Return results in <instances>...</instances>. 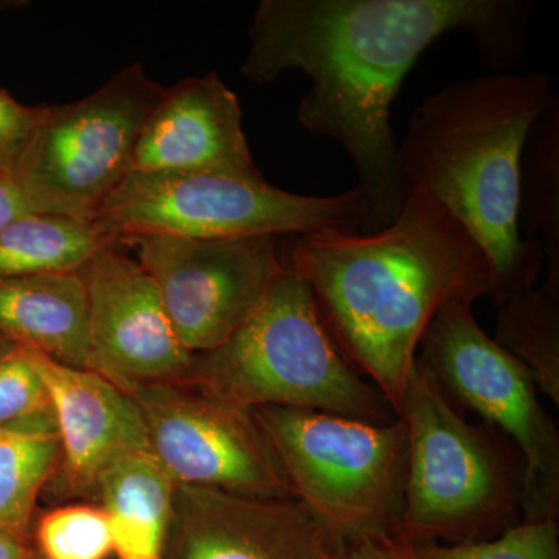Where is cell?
<instances>
[{
  "mask_svg": "<svg viewBox=\"0 0 559 559\" xmlns=\"http://www.w3.org/2000/svg\"><path fill=\"white\" fill-rule=\"evenodd\" d=\"M527 0H263L241 73L255 84L300 70L311 87L297 119L347 151L366 215L360 234L390 226L407 194L392 106L409 70L437 39L469 33L498 70L524 57Z\"/></svg>",
  "mask_w": 559,
  "mask_h": 559,
  "instance_id": "cell-1",
  "label": "cell"
},
{
  "mask_svg": "<svg viewBox=\"0 0 559 559\" xmlns=\"http://www.w3.org/2000/svg\"><path fill=\"white\" fill-rule=\"evenodd\" d=\"M283 260L310 286L342 356L396 415L436 312L450 300L491 299L495 290V270L479 241L419 189L385 229L296 235Z\"/></svg>",
  "mask_w": 559,
  "mask_h": 559,
  "instance_id": "cell-2",
  "label": "cell"
},
{
  "mask_svg": "<svg viewBox=\"0 0 559 559\" xmlns=\"http://www.w3.org/2000/svg\"><path fill=\"white\" fill-rule=\"evenodd\" d=\"M555 103L544 73L457 81L414 110L399 143L406 194L428 191L487 252L496 308L535 288L543 270L540 242L520 235L521 162L533 124Z\"/></svg>",
  "mask_w": 559,
  "mask_h": 559,
  "instance_id": "cell-3",
  "label": "cell"
},
{
  "mask_svg": "<svg viewBox=\"0 0 559 559\" xmlns=\"http://www.w3.org/2000/svg\"><path fill=\"white\" fill-rule=\"evenodd\" d=\"M182 382L252 412L294 407L374 425L400 418L381 390L342 356L310 286L288 266L229 340L194 355Z\"/></svg>",
  "mask_w": 559,
  "mask_h": 559,
  "instance_id": "cell-4",
  "label": "cell"
},
{
  "mask_svg": "<svg viewBox=\"0 0 559 559\" xmlns=\"http://www.w3.org/2000/svg\"><path fill=\"white\" fill-rule=\"evenodd\" d=\"M399 417L409 457L395 543H480L521 524L525 462L513 441L468 421L415 364Z\"/></svg>",
  "mask_w": 559,
  "mask_h": 559,
  "instance_id": "cell-5",
  "label": "cell"
},
{
  "mask_svg": "<svg viewBox=\"0 0 559 559\" xmlns=\"http://www.w3.org/2000/svg\"><path fill=\"white\" fill-rule=\"evenodd\" d=\"M253 417L294 502L322 530L334 555L396 538L409 457L403 419L374 425L294 407H261Z\"/></svg>",
  "mask_w": 559,
  "mask_h": 559,
  "instance_id": "cell-6",
  "label": "cell"
},
{
  "mask_svg": "<svg viewBox=\"0 0 559 559\" xmlns=\"http://www.w3.org/2000/svg\"><path fill=\"white\" fill-rule=\"evenodd\" d=\"M359 190L305 197L221 173H130L94 221L117 241L127 235L221 240L260 235L360 231Z\"/></svg>",
  "mask_w": 559,
  "mask_h": 559,
  "instance_id": "cell-7",
  "label": "cell"
},
{
  "mask_svg": "<svg viewBox=\"0 0 559 559\" xmlns=\"http://www.w3.org/2000/svg\"><path fill=\"white\" fill-rule=\"evenodd\" d=\"M415 366L465 415L513 441L525 462L522 522L559 521V432L527 367L491 340L469 301L450 300L419 341Z\"/></svg>",
  "mask_w": 559,
  "mask_h": 559,
  "instance_id": "cell-8",
  "label": "cell"
},
{
  "mask_svg": "<svg viewBox=\"0 0 559 559\" xmlns=\"http://www.w3.org/2000/svg\"><path fill=\"white\" fill-rule=\"evenodd\" d=\"M162 92L142 66L131 64L79 102L46 106L16 171L32 212L94 219L130 175Z\"/></svg>",
  "mask_w": 559,
  "mask_h": 559,
  "instance_id": "cell-9",
  "label": "cell"
},
{
  "mask_svg": "<svg viewBox=\"0 0 559 559\" xmlns=\"http://www.w3.org/2000/svg\"><path fill=\"white\" fill-rule=\"evenodd\" d=\"M156 283L183 347L201 355L219 347L257 310L285 271L280 237H121Z\"/></svg>",
  "mask_w": 559,
  "mask_h": 559,
  "instance_id": "cell-10",
  "label": "cell"
},
{
  "mask_svg": "<svg viewBox=\"0 0 559 559\" xmlns=\"http://www.w3.org/2000/svg\"><path fill=\"white\" fill-rule=\"evenodd\" d=\"M130 395L145 419L151 452L176 485L294 500L252 411L182 381L138 385Z\"/></svg>",
  "mask_w": 559,
  "mask_h": 559,
  "instance_id": "cell-11",
  "label": "cell"
},
{
  "mask_svg": "<svg viewBox=\"0 0 559 559\" xmlns=\"http://www.w3.org/2000/svg\"><path fill=\"white\" fill-rule=\"evenodd\" d=\"M79 274L98 373L128 393L187 377L194 355L180 342L156 283L138 260L109 246Z\"/></svg>",
  "mask_w": 559,
  "mask_h": 559,
  "instance_id": "cell-12",
  "label": "cell"
},
{
  "mask_svg": "<svg viewBox=\"0 0 559 559\" xmlns=\"http://www.w3.org/2000/svg\"><path fill=\"white\" fill-rule=\"evenodd\" d=\"M294 500L257 499L176 485L164 559H334Z\"/></svg>",
  "mask_w": 559,
  "mask_h": 559,
  "instance_id": "cell-13",
  "label": "cell"
},
{
  "mask_svg": "<svg viewBox=\"0 0 559 559\" xmlns=\"http://www.w3.org/2000/svg\"><path fill=\"white\" fill-rule=\"evenodd\" d=\"M131 173H221L263 178L234 91L215 70L164 87L132 153Z\"/></svg>",
  "mask_w": 559,
  "mask_h": 559,
  "instance_id": "cell-14",
  "label": "cell"
},
{
  "mask_svg": "<svg viewBox=\"0 0 559 559\" xmlns=\"http://www.w3.org/2000/svg\"><path fill=\"white\" fill-rule=\"evenodd\" d=\"M28 349L49 390L60 440L58 484L64 495L94 496L112 463L151 452L142 412L130 393L97 371L64 366Z\"/></svg>",
  "mask_w": 559,
  "mask_h": 559,
  "instance_id": "cell-15",
  "label": "cell"
},
{
  "mask_svg": "<svg viewBox=\"0 0 559 559\" xmlns=\"http://www.w3.org/2000/svg\"><path fill=\"white\" fill-rule=\"evenodd\" d=\"M0 336L64 366L98 373L79 272L0 278Z\"/></svg>",
  "mask_w": 559,
  "mask_h": 559,
  "instance_id": "cell-16",
  "label": "cell"
},
{
  "mask_svg": "<svg viewBox=\"0 0 559 559\" xmlns=\"http://www.w3.org/2000/svg\"><path fill=\"white\" fill-rule=\"evenodd\" d=\"M175 489L153 452L127 455L102 474L94 496L108 518L117 559H164Z\"/></svg>",
  "mask_w": 559,
  "mask_h": 559,
  "instance_id": "cell-17",
  "label": "cell"
},
{
  "mask_svg": "<svg viewBox=\"0 0 559 559\" xmlns=\"http://www.w3.org/2000/svg\"><path fill=\"white\" fill-rule=\"evenodd\" d=\"M116 245L97 221L27 213L0 231V278L79 272Z\"/></svg>",
  "mask_w": 559,
  "mask_h": 559,
  "instance_id": "cell-18",
  "label": "cell"
},
{
  "mask_svg": "<svg viewBox=\"0 0 559 559\" xmlns=\"http://www.w3.org/2000/svg\"><path fill=\"white\" fill-rule=\"evenodd\" d=\"M498 311L495 341L527 367L539 393L559 406V267H549L539 288L510 297Z\"/></svg>",
  "mask_w": 559,
  "mask_h": 559,
  "instance_id": "cell-19",
  "label": "cell"
},
{
  "mask_svg": "<svg viewBox=\"0 0 559 559\" xmlns=\"http://www.w3.org/2000/svg\"><path fill=\"white\" fill-rule=\"evenodd\" d=\"M58 462L55 430H10L0 440V532L27 540L36 499Z\"/></svg>",
  "mask_w": 559,
  "mask_h": 559,
  "instance_id": "cell-20",
  "label": "cell"
},
{
  "mask_svg": "<svg viewBox=\"0 0 559 559\" xmlns=\"http://www.w3.org/2000/svg\"><path fill=\"white\" fill-rule=\"evenodd\" d=\"M521 210L527 234H543L544 260L559 267V105L533 124L521 162Z\"/></svg>",
  "mask_w": 559,
  "mask_h": 559,
  "instance_id": "cell-21",
  "label": "cell"
},
{
  "mask_svg": "<svg viewBox=\"0 0 559 559\" xmlns=\"http://www.w3.org/2000/svg\"><path fill=\"white\" fill-rule=\"evenodd\" d=\"M400 559H559V521L521 522L480 543H395Z\"/></svg>",
  "mask_w": 559,
  "mask_h": 559,
  "instance_id": "cell-22",
  "label": "cell"
},
{
  "mask_svg": "<svg viewBox=\"0 0 559 559\" xmlns=\"http://www.w3.org/2000/svg\"><path fill=\"white\" fill-rule=\"evenodd\" d=\"M43 559H108L114 555L108 518L102 507H60L43 514L35 532Z\"/></svg>",
  "mask_w": 559,
  "mask_h": 559,
  "instance_id": "cell-23",
  "label": "cell"
},
{
  "mask_svg": "<svg viewBox=\"0 0 559 559\" xmlns=\"http://www.w3.org/2000/svg\"><path fill=\"white\" fill-rule=\"evenodd\" d=\"M0 428L57 432L49 390L22 345L0 356Z\"/></svg>",
  "mask_w": 559,
  "mask_h": 559,
  "instance_id": "cell-24",
  "label": "cell"
},
{
  "mask_svg": "<svg viewBox=\"0 0 559 559\" xmlns=\"http://www.w3.org/2000/svg\"><path fill=\"white\" fill-rule=\"evenodd\" d=\"M46 106L22 105L0 87V178L16 179L17 167Z\"/></svg>",
  "mask_w": 559,
  "mask_h": 559,
  "instance_id": "cell-25",
  "label": "cell"
},
{
  "mask_svg": "<svg viewBox=\"0 0 559 559\" xmlns=\"http://www.w3.org/2000/svg\"><path fill=\"white\" fill-rule=\"evenodd\" d=\"M27 213L32 209L16 179L0 178V231Z\"/></svg>",
  "mask_w": 559,
  "mask_h": 559,
  "instance_id": "cell-26",
  "label": "cell"
},
{
  "mask_svg": "<svg viewBox=\"0 0 559 559\" xmlns=\"http://www.w3.org/2000/svg\"><path fill=\"white\" fill-rule=\"evenodd\" d=\"M334 559H400L390 543H360L347 547Z\"/></svg>",
  "mask_w": 559,
  "mask_h": 559,
  "instance_id": "cell-27",
  "label": "cell"
},
{
  "mask_svg": "<svg viewBox=\"0 0 559 559\" xmlns=\"http://www.w3.org/2000/svg\"><path fill=\"white\" fill-rule=\"evenodd\" d=\"M35 554L27 540L0 532V559H25Z\"/></svg>",
  "mask_w": 559,
  "mask_h": 559,
  "instance_id": "cell-28",
  "label": "cell"
},
{
  "mask_svg": "<svg viewBox=\"0 0 559 559\" xmlns=\"http://www.w3.org/2000/svg\"><path fill=\"white\" fill-rule=\"evenodd\" d=\"M13 347V342L7 340V337L0 336V356H3L5 355V353H9L10 349Z\"/></svg>",
  "mask_w": 559,
  "mask_h": 559,
  "instance_id": "cell-29",
  "label": "cell"
},
{
  "mask_svg": "<svg viewBox=\"0 0 559 559\" xmlns=\"http://www.w3.org/2000/svg\"><path fill=\"white\" fill-rule=\"evenodd\" d=\"M10 430H16V429H5V428H0V440H2V439H3V437L9 436Z\"/></svg>",
  "mask_w": 559,
  "mask_h": 559,
  "instance_id": "cell-30",
  "label": "cell"
},
{
  "mask_svg": "<svg viewBox=\"0 0 559 559\" xmlns=\"http://www.w3.org/2000/svg\"><path fill=\"white\" fill-rule=\"evenodd\" d=\"M25 559H43V558H40L38 551H36L35 555H32V557H28V558H25Z\"/></svg>",
  "mask_w": 559,
  "mask_h": 559,
  "instance_id": "cell-31",
  "label": "cell"
}]
</instances>
